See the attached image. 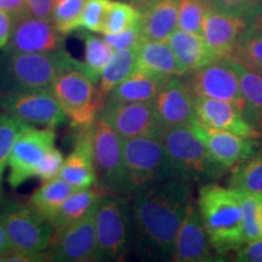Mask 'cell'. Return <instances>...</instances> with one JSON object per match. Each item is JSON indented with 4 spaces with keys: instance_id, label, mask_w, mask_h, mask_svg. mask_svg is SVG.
Listing matches in <instances>:
<instances>
[{
    "instance_id": "26",
    "label": "cell",
    "mask_w": 262,
    "mask_h": 262,
    "mask_svg": "<svg viewBox=\"0 0 262 262\" xmlns=\"http://www.w3.org/2000/svg\"><path fill=\"white\" fill-rule=\"evenodd\" d=\"M137 68V47L114 50L103 68L97 88V100L103 108L107 96L114 88L125 80Z\"/></svg>"
},
{
    "instance_id": "37",
    "label": "cell",
    "mask_w": 262,
    "mask_h": 262,
    "mask_svg": "<svg viewBox=\"0 0 262 262\" xmlns=\"http://www.w3.org/2000/svg\"><path fill=\"white\" fill-rule=\"evenodd\" d=\"M110 4L111 0H88L80 17L75 22L74 31L84 28L89 32L101 33Z\"/></svg>"
},
{
    "instance_id": "16",
    "label": "cell",
    "mask_w": 262,
    "mask_h": 262,
    "mask_svg": "<svg viewBox=\"0 0 262 262\" xmlns=\"http://www.w3.org/2000/svg\"><path fill=\"white\" fill-rule=\"evenodd\" d=\"M11 52H45L64 49V34L49 19L26 15L16 19L9 42L4 48Z\"/></svg>"
},
{
    "instance_id": "2",
    "label": "cell",
    "mask_w": 262,
    "mask_h": 262,
    "mask_svg": "<svg viewBox=\"0 0 262 262\" xmlns=\"http://www.w3.org/2000/svg\"><path fill=\"white\" fill-rule=\"evenodd\" d=\"M196 208L216 254L237 251L245 243L243 211L235 189L205 183L199 189Z\"/></svg>"
},
{
    "instance_id": "8",
    "label": "cell",
    "mask_w": 262,
    "mask_h": 262,
    "mask_svg": "<svg viewBox=\"0 0 262 262\" xmlns=\"http://www.w3.org/2000/svg\"><path fill=\"white\" fill-rule=\"evenodd\" d=\"M0 221L11 242L12 250L44 253L49 247L54 227L31 205L9 201L0 206Z\"/></svg>"
},
{
    "instance_id": "17",
    "label": "cell",
    "mask_w": 262,
    "mask_h": 262,
    "mask_svg": "<svg viewBox=\"0 0 262 262\" xmlns=\"http://www.w3.org/2000/svg\"><path fill=\"white\" fill-rule=\"evenodd\" d=\"M160 124L170 127L188 124L194 118V95L180 75L170 77L153 100Z\"/></svg>"
},
{
    "instance_id": "18",
    "label": "cell",
    "mask_w": 262,
    "mask_h": 262,
    "mask_svg": "<svg viewBox=\"0 0 262 262\" xmlns=\"http://www.w3.org/2000/svg\"><path fill=\"white\" fill-rule=\"evenodd\" d=\"M248 28L243 17L209 6L202 26V35L214 60L231 56L237 40Z\"/></svg>"
},
{
    "instance_id": "41",
    "label": "cell",
    "mask_w": 262,
    "mask_h": 262,
    "mask_svg": "<svg viewBox=\"0 0 262 262\" xmlns=\"http://www.w3.org/2000/svg\"><path fill=\"white\" fill-rule=\"evenodd\" d=\"M234 261L262 262V238L247 242L235 251Z\"/></svg>"
},
{
    "instance_id": "29",
    "label": "cell",
    "mask_w": 262,
    "mask_h": 262,
    "mask_svg": "<svg viewBox=\"0 0 262 262\" xmlns=\"http://www.w3.org/2000/svg\"><path fill=\"white\" fill-rule=\"evenodd\" d=\"M73 191L74 188L71 185L57 176V178L44 181L39 189L33 193L29 199V205L42 219L50 222L64 199Z\"/></svg>"
},
{
    "instance_id": "38",
    "label": "cell",
    "mask_w": 262,
    "mask_h": 262,
    "mask_svg": "<svg viewBox=\"0 0 262 262\" xmlns=\"http://www.w3.org/2000/svg\"><path fill=\"white\" fill-rule=\"evenodd\" d=\"M208 3L216 9L243 17L247 22L260 10L258 0H208Z\"/></svg>"
},
{
    "instance_id": "6",
    "label": "cell",
    "mask_w": 262,
    "mask_h": 262,
    "mask_svg": "<svg viewBox=\"0 0 262 262\" xmlns=\"http://www.w3.org/2000/svg\"><path fill=\"white\" fill-rule=\"evenodd\" d=\"M98 260H118L134 239L130 203L126 195L107 193L94 215Z\"/></svg>"
},
{
    "instance_id": "34",
    "label": "cell",
    "mask_w": 262,
    "mask_h": 262,
    "mask_svg": "<svg viewBox=\"0 0 262 262\" xmlns=\"http://www.w3.org/2000/svg\"><path fill=\"white\" fill-rule=\"evenodd\" d=\"M27 126L28 124L11 114L5 112L0 113V193L3 189V178L8 166L12 146L22 130Z\"/></svg>"
},
{
    "instance_id": "40",
    "label": "cell",
    "mask_w": 262,
    "mask_h": 262,
    "mask_svg": "<svg viewBox=\"0 0 262 262\" xmlns=\"http://www.w3.org/2000/svg\"><path fill=\"white\" fill-rule=\"evenodd\" d=\"M103 40L110 45L113 50L119 49H129L139 47L142 41V31H141V24L134 26L125 31L116 33V34H103Z\"/></svg>"
},
{
    "instance_id": "35",
    "label": "cell",
    "mask_w": 262,
    "mask_h": 262,
    "mask_svg": "<svg viewBox=\"0 0 262 262\" xmlns=\"http://www.w3.org/2000/svg\"><path fill=\"white\" fill-rule=\"evenodd\" d=\"M88 0H55L51 22L62 34L74 31L75 22L80 17Z\"/></svg>"
},
{
    "instance_id": "7",
    "label": "cell",
    "mask_w": 262,
    "mask_h": 262,
    "mask_svg": "<svg viewBox=\"0 0 262 262\" xmlns=\"http://www.w3.org/2000/svg\"><path fill=\"white\" fill-rule=\"evenodd\" d=\"M50 88L72 127L81 130L94 125L102 107L97 100L95 83L79 68L62 72Z\"/></svg>"
},
{
    "instance_id": "23",
    "label": "cell",
    "mask_w": 262,
    "mask_h": 262,
    "mask_svg": "<svg viewBox=\"0 0 262 262\" xmlns=\"http://www.w3.org/2000/svg\"><path fill=\"white\" fill-rule=\"evenodd\" d=\"M169 78L136 68L133 74H130L125 80L111 91L107 96L106 103L153 101Z\"/></svg>"
},
{
    "instance_id": "46",
    "label": "cell",
    "mask_w": 262,
    "mask_h": 262,
    "mask_svg": "<svg viewBox=\"0 0 262 262\" xmlns=\"http://www.w3.org/2000/svg\"><path fill=\"white\" fill-rule=\"evenodd\" d=\"M248 27L262 34V9L258 10L256 14L250 18V21L248 22Z\"/></svg>"
},
{
    "instance_id": "43",
    "label": "cell",
    "mask_w": 262,
    "mask_h": 262,
    "mask_svg": "<svg viewBox=\"0 0 262 262\" xmlns=\"http://www.w3.org/2000/svg\"><path fill=\"white\" fill-rule=\"evenodd\" d=\"M0 10L11 16L14 21L28 15L26 0H0Z\"/></svg>"
},
{
    "instance_id": "20",
    "label": "cell",
    "mask_w": 262,
    "mask_h": 262,
    "mask_svg": "<svg viewBox=\"0 0 262 262\" xmlns=\"http://www.w3.org/2000/svg\"><path fill=\"white\" fill-rule=\"evenodd\" d=\"M195 118L212 129L225 130L239 136L258 139L260 133L248 122L244 114L227 101L194 96Z\"/></svg>"
},
{
    "instance_id": "32",
    "label": "cell",
    "mask_w": 262,
    "mask_h": 262,
    "mask_svg": "<svg viewBox=\"0 0 262 262\" xmlns=\"http://www.w3.org/2000/svg\"><path fill=\"white\" fill-rule=\"evenodd\" d=\"M231 57L262 75V34L248 27L235 42Z\"/></svg>"
},
{
    "instance_id": "44",
    "label": "cell",
    "mask_w": 262,
    "mask_h": 262,
    "mask_svg": "<svg viewBox=\"0 0 262 262\" xmlns=\"http://www.w3.org/2000/svg\"><path fill=\"white\" fill-rule=\"evenodd\" d=\"M12 26H14V18L5 11L0 10V51L6 47L9 42L10 35H11Z\"/></svg>"
},
{
    "instance_id": "22",
    "label": "cell",
    "mask_w": 262,
    "mask_h": 262,
    "mask_svg": "<svg viewBox=\"0 0 262 262\" xmlns=\"http://www.w3.org/2000/svg\"><path fill=\"white\" fill-rule=\"evenodd\" d=\"M142 40L166 41L178 29L179 0H139Z\"/></svg>"
},
{
    "instance_id": "3",
    "label": "cell",
    "mask_w": 262,
    "mask_h": 262,
    "mask_svg": "<svg viewBox=\"0 0 262 262\" xmlns=\"http://www.w3.org/2000/svg\"><path fill=\"white\" fill-rule=\"evenodd\" d=\"M79 68L64 49L45 52L0 51V94L51 86L62 72Z\"/></svg>"
},
{
    "instance_id": "15",
    "label": "cell",
    "mask_w": 262,
    "mask_h": 262,
    "mask_svg": "<svg viewBox=\"0 0 262 262\" xmlns=\"http://www.w3.org/2000/svg\"><path fill=\"white\" fill-rule=\"evenodd\" d=\"M193 133L204 143L212 158L226 170L256 152L257 141L250 137L239 136L225 130L212 129L199 122L194 117L188 123Z\"/></svg>"
},
{
    "instance_id": "45",
    "label": "cell",
    "mask_w": 262,
    "mask_h": 262,
    "mask_svg": "<svg viewBox=\"0 0 262 262\" xmlns=\"http://www.w3.org/2000/svg\"><path fill=\"white\" fill-rule=\"evenodd\" d=\"M12 250L11 242H10L9 235L6 233L4 226H3L2 221H0V262H2L3 257L8 255L10 251Z\"/></svg>"
},
{
    "instance_id": "25",
    "label": "cell",
    "mask_w": 262,
    "mask_h": 262,
    "mask_svg": "<svg viewBox=\"0 0 262 262\" xmlns=\"http://www.w3.org/2000/svg\"><path fill=\"white\" fill-rule=\"evenodd\" d=\"M107 194L103 189L83 188L74 189L64 202L62 203L56 214L50 220V224L54 229L66 227V226L74 224L95 212L97 205Z\"/></svg>"
},
{
    "instance_id": "13",
    "label": "cell",
    "mask_w": 262,
    "mask_h": 262,
    "mask_svg": "<svg viewBox=\"0 0 262 262\" xmlns=\"http://www.w3.org/2000/svg\"><path fill=\"white\" fill-rule=\"evenodd\" d=\"M94 215L95 212L83 220L54 229L48 247V260L58 262L98 261Z\"/></svg>"
},
{
    "instance_id": "33",
    "label": "cell",
    "mask_w": 262,
    "mask_h": 262,
    "mask_svg": "<svg viewBox=\"0 0 262 262\" xmlns=\"http://www.w3.org/2000/svg\"><path fill=\"white\" fill-rule=\"evenodd\" d=\"M141 24V12L134 5L113 2L108 6L101 34H116Z\"/></svg>"
},
{
    "instance_id": "4",
    "label": "cell",
    "mask_w": 262,
    "mask_h": 262,
    "mask_svg": "<svg viewBox=\"0 0 262 262\" xmlns=\"http://www.w3.org/2000/svg\"><path fill=\"white\" fill-rule=\"evenodd\" d=\"M162 140L180 179L188 182H210L226 171L188 124L170 127Z\"/></svg>"
},
{
    "instance_id": "5",
    "label": "cell",
    "mask_w": 262,
    "mask_h": 262,
    "mask_svg": "<svg viewBox=\"0 0 262 262\" xmlns=\"http://www.w3.org/2000/svg\"><path fill=\"white\" fill-rule=\"evenodd\" d=\"M123 159L130 194L150 183L179 178L159 137L123 140Z\"/></svg>"
},
{
    "instance_id": "47",
    "label": "cell",
    "mask_w": 262,
    "mask_h": 262,
    "mask_svg": "<svg viewBox=\"0 0 262 262\" xmlns=\"http://www.w3.org/2000/svg\"><path fill=\"white\" fill-rule=\"evenodd\" d=\"M258 3H260V9H262V0H258Z\"/></svg>"
},
{
    "instance_id": "36",
    "label": "cell",
    "mask_w": 262,
    "mask_h": 262,
    "mask_svg": "<svg viewBox=\"0 0 262 262\" xmlns=\"http://www.w3.org/2000/svg\"><path fill=\"white\" fill-rule=\"evenodd\" d=\"M209 6L208 0H179L178 28L202 34L203 19Z\"/></svg>"
},
{
    "instance_id": "30",
    "label": "cell",
    "mask_w": 262,
    "mask_h": 262,
    "mask_svg": "<svg viewBox=\"0 0 262 262\" xmlns=\"http://www.w3.org/2000/svg\"><path fill=\"white\" fill-rule=\"evenodd\" d=\"M80 38L83 39L85 48L84 61H80V71L96 84L114 50L103 40V38H98L91 33L81 32Z\"/></svg>"
},
{
    "instance_id": "1",
    "label": "cell",
    "mask_w": 262,
    "mask_h": 262,
    "mask_svg": "<svg viewBox=\"0 0 262 262\" xmlns=\"http://www.w3.org/2000/svg\"><path fill=\"white\" fill-rule=\"evenodd\" d=\"M130 202L137 254L149 260H171L173 244L192 203V186L173 178L136 189Z\"/></svg>"
},
{
    "instance_id": "27",
    "label": "cell",
    "mask_w": 262,
    "mask_h": 262,
    "mask_svg": "<svg viewBox=\"0 0 262 262\" xmlns=\"http://www.w3.org/2000/svg\"><path fill=\"white\" fill-rule=\"evenodd\" d=\"M227 60L237 73L247 106L245 118L262 136V75L249 70L233 57L228 56Z\"/></svg>"
},
{
    "instance_id": "42",
    "label": "cell",
    "mask_w": 262,
    "mask_h": 262,
    "mask_svg": "<svg viewBox=\"0 0 262 262\" xmlns=\"http://www.w3.org/2000/svg\"><path fill=\"white\" fill-rule=\"evenodd\" d=\"M54 4L55 0H26L29 15L49 21H51Z\"/></svg>"
},
{
    "instance_id": "31",
    "label": "cell",
    "mask_w": 262,
    "mask_h": 262,
    "mask_svg": "<svg viewBox=\"0 0 262 262\" xmlns=\"http://www.w3.org/2000/svg\"><path fill=\"white\" fill-rule=\"evenodd\" d=\"M228 186L235 191L262 193V149L235 164Z\"/></svg>"
},
{
    "instance_id": "10",
    "label": "cell",
    "mask_w": 262,
    "mask_h": 262,
    "mask_svg": "<svg viewBox=\"0 0 262 262\" xmlns=\"http://www.w3.org/2000/svg\"><path fill=\"white\" fill-rule=\"evenodd\" d=\"M0 108L32 126L55 129L67 118L50 86L0 94Z\"/></svg>"
},
{
    "instance_id": "14",
    "label": "cell",
    "mask_w": 262,
    "mask_h": 262,
    "mask_svg": "<svg viewBox=\"0 0 262 262\" xmlns=\"http://www.w3.org/2000/svg\"><path fill=\"white\" fill-rule=\"evenodd\" d=\"M98 116L103 118L123 140L141 136L163 139L166 133L157 117L153 101L106 103Z\"/></svg>"
},
{
    "instance_id": "19",
    "label": "cell",
    "mask_w": 262,
    "mask_h": 262,
    "mask_svg": "<svg viewBox=\"0 0 262 262\" xmlns=\"http://www.w3.org/2000/svg\"><path fill=\"white\" fill-rule=\"evenodd\" d=\"M210 242L206 234L198 208L193 202L189 204L180 226L171 261L175 262H208L215 261Z\"/></svg>"
},
{
    "instance_id": "12",
    "label": "cell",
    "mask_w": 262,
    "mask_h": 262,
    "mask_svg": "<svg viewBox=\"0 0 262 262\" xmlns=\"http://www.w3.org/2000/svg\"><path fill=\"white\" fill-rule=\"evenodd\" d=\"M55 141L56 133L52 127L38 129L28 125L22 130L9 157L8 182L12 188H17L34 178L39 162L45 153L55 146Z\"/></svg>"
},
{
    "instance_id": "28",
    "label": "cell",
    "mask_w": 262,
    "mask_h": 262,
    "mask_svg": "<svg viewBox=\"0 0 262 262\" xmlns=\"http://www.w3.org/2000/svg\"><path fill=\"white\" fill-rule=\"evenodd\" d=\"M137 68L164 77H181L179 62L168 41H141L137 47Z\"/></svg>"
},
{
    "instance_id": "21",
    "label": "cell",
    "mask_w": 262,
    "mask_h": 262,
    "mask_svg": "<svg viewBox=\"0 0 262 262\" xmlns=\"http://www.w3.org/2000/svg\"><path fill=\"white\" fill-rule=\"evenodd\" d=\"M78 131L79 135L75 140L74 148L64 159L58 178L64 180L74 189L90 188L97 182L93 146V126Z\"/></svg>"
},
{
    "instance_id": "9",
    "label": "cell",
    "mask_w": 262,
    "mask_h": 262,
    "mask_svg": "<svg viewBox=\"0 0 262 262\" xmlns=\"http://www.w3.org/2000/svg\"><path fill=\"white\" fill-rule=\"evenodd\" d=\"M95 168L101 187L107 193L130 194L123 159V139L100 116L93 125Z\"/></svg>"
},
{
    "instance_id": "39",
    "label": "cell",
    "mask_w": 262,
    "mask_h": 262,
    "mask_svg": "<svg viewBox=\"0 0 262 262\" xmlns=\"http://www.w3.org/2000/svg\"><path fill=\"white\" fill-rule=\"evenodd\" d=\"M63 162L64 158L62 156L61 150L54 146L45 153V156L39 162L37 169H35L34 178L40 179L42 182L57 178L62 165H63Z\"/></svg>"
},
{
    "instance_id": "11",
    "label": "cell",
    "mask_w": 262,
    "mask_h": 262,
    "mask_svg": "<svg viewBox=\"0 0 262 262\" xmlns=\"http://www.w3.org/2000/svg\"><path fill=\"white\" fill-rule=\"evenodd\" d=\"M186 83L194 96L227 101L244 114L247 106L233 67L227 57L215 60L198 70L186 73ZM248 120V119H247Z\"/></svg>"
},
{
    "instance_id": "24",
    "label": "cell",
    "mask_w": 262,
    "mask_h": 262,
    "mask_svg": "<svg viewBox=\"0 0 262 262\" xmlns=\"http://www.w3.org/2000/svg\"><path fill=\"white\" fill-rule=\"evenodd\" d=\"M166 41L175 54L181 75L215 61L206 47L204 38L198 33L178 28Z\"/></svg>"
}]
</instances>
